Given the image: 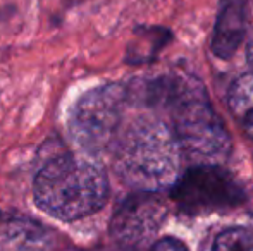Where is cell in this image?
Listing matches in <instances>:
<instances>
[{"instance_id": "obj_2", "label": "cell", "mask_w": 253, "mask_h": 251, "mask_svg": "<svg viewBox=\"0 0 253 251\" xmlns=\"http://www.w3.org/2000/svg\"><path fill=\"white\" fill-rule=\"evenodd\" d=\"M35 203L48 215L73 222L93 215L109 198V178L100 164L74 153H57L38 171Z\"/></svg>"}, {"instance_id": "obj_5", "label": "cell", "mask_w": 253, "mask_h": 251, "mask_svg": "<svg viewBox=\"0 0 253 251\" xmlns=\"http://www.w3.org/2000/svg\"><path fill=\"white\" fill-rule=\"evenodd\" d=\"M172 200L183 214L207 215L240 207L245 201V191L219 165H198L177 178Z\"/></svg>"}, {"instance_id": "obj_3", "label": "cell", "mask_w": 253, "mask_h": 251, "mask_svg": "<svg viewBox=\"0 0 253 251\" xmlns=\"http://www.w3.org/2000/svg\"><path fill=\"white\" fill-rule=\"evenodd\" d=\"M181 150L172 131L157 119H140L117 141L114 167L127 186L145 193L172 188Z\"/></svg>"}, {"instance_id": "obj_11", "label": "cell", "mask_w": 253, "mask_h": 251, "mask_svg": "<svg viewBox=\"0 0 253 251\" xmlns=\"http://www.w3.org/2000/svg\"><path fill=\"white\" fill-rule=\"evenodd\" d=\"M148 251H188L186 246L176 238H164L157 241Z\"/></svg>"}, {"instance_id": "obj_9", "label": "cell", "mask_w": 253, "mask_h": 251, "mask_svg": "<svg viewBox=\"0 0 253 251\" xmlns=\"http://www.w3.org/2000/svg\"><path fill=\"white\" fill-rule=\"evenodd\" d=\"M227 104L241 129L253 136V72L243 74L234 81Z\"/></svg>"}, {"instance_id": "obj_1", "label": "cell", "mask_w": 253, "mask_h": 251, "mask_svg": "<svg viewBox=\"0 0 253 251\" xmlns=\"http://www.w3.org/2000/svg\"><path fill=\"white\" fill-rule=\"evenodd\" d=\"M143 98L169 110V127L181 151L202 160V165L226 160L231 151L229 133L209 104L200 81L190 76L155 79L145 86Z\"/></svg>"}, {"instance_id": "obj_7", "label": "cell", "mask_w": 253, "mask_h": 251, "mask_svg": "<svg viewBox=\"0 0 253 251\" xmlns=\"http://www.w3.org/2000/svg\"><path fill=\"white\" fill-rule=\"evenodd\" d=\"M248 0H222L213 28L212 50L217 57L229 59L238 50L247 30Z\"/></svg>"}, {"instance_id": "obj_8", "label": "cell", "mask_w": 253, "mask_h": 251, "mask_svg": "<svg viewBox=\"0 0 253 251\" xmlns=\"http://www.w3.org/2000/svg\"><path fill=\"white\" fill-rule=\"evenodd\" d=\"M172 35L164 28H138L134 31V40L126 52V61L129 64H147L170 41Z\"/></svg>"}, {"instance_id": "obj_12", "label": "cell", "mask_w": 253, "mask_h": 251, "mask_svg": "<svg viewBox=\"0 0 253 251\" xmlns=\"http://www.w3.org/2000/svg\"><path fill=\"white\" fill-rule=\"evenodd\" d=\"M247 59H248V66L252 67V72H253V36H252V40L248 41V48H247Z\"/></svg>"}, {"instance_id": "obj_6", "label": "cell", "mask_w": 253, "mask_h": 251, "mask_svg": "<svg viewBox=\"0 0 253 251\" xmlns=\"http://www.w3.org/2000/svg\"><path fill=\"white\" fill-rule=\"evenodd\" d=\"M167 217V205L159 193L136 191L114 212L110 239L116 251H143L155 239Z\"/></svg>"}, {"instance_id": "obj_4", "label": "cell", "mask_w": 253, "mask_h": 251, "mask_svg": "<svg viewBox=\"0 0 253 251\" xmlns=\"http://www.w3.org/2000/svg\"><path fill=\"white\" fill-rule=\"evenodd\" d=\"M129 91L121 83H109L88 91L73 108L69 131L74 143L90 155L112 144Z\"/></svg>"}, {"instance_id": "obj_10", "label": "cell", "mask_w": 253, "mask_h": 251, "mask_svg": "<svg viewBox=\"0 0 253 251\" xmlns=\"http://www.w3.org/2000/svg\"><path fill=\"white\" fill-rule=\"evenodd\" d=\"M213 251H253V225L220 232L213 243Z\"/></svg>"}]
</instances>
